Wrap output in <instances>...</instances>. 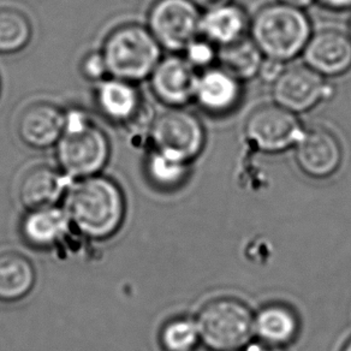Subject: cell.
I'll list each match as a JSON object with an SVG mask.
<instances>
[{"label": "cell", "mask_w": 351, "mask_h": 351, "mask_svg": "<svg viewBox=\"0 0 351 351\" xmlns=\"http://www.w3.org/2000/svg\"><path fill=\"white\" fill-rule=\"evenodd\" d=\"M75 225L93 239H106L117 231L124 215L119 186L106 177L90 176L73 188L68 200Z\"/></svg>", "instance_id": "cell-1"}, {"label": "cell", "mask_w": 351, "mask_h": 351, "mask_svg": "<svg viewBox=\"0 0 351 351\" xmlns=\"http://www.w3.org/2000/svg\"><path fill=\"white\" fill-rule=\"evenodd\" d=\"M249 33L263 57L285 63L302 53L312 36V25L302 9L278 1L256 12Z\"/></svg>", "instance_id": "cell-2"}, {"label": "cell", "mask_w": 351, "mask_h": 351, "mask_svg": "<svg viewBox=\"0 0 351 351\" xmlns=\"http://www.w3.org/2000/svg\"><path fill=\"white\" fill-rule=\"evenodd\" d=\"M54 147L62 170L82 178L97 175L106 165L111 151L103 129L77 108L65 111L63 135Z\"/></svg>", "instance_id": "cell-3"}, {"label": "cell", "mask_w": 351, "mask_h": 351, "mask_svg": "<svg viewBox=\"0 0 351 351\" xmlns=\"http://www.w3.org/2000/svg\"><path fill=\"white\" fill-rule=\"evenodd\" d=\"M161 49L148 28L124 25L108 34L100 52L108 76L136 84L149 78L162 58Z\"/></svg>", "instance_id": "cell-4"}, {"label": "cell", "mask_w": 351, "mask_h": 351, "mask_svg": "<svg viewBox=\"0 0 351 351\" xmlns=\"http://www.w3.org/2000/svg\"><path fill=\"white\" fill-rule=\"evenodd\" d=\"M200 341L213 351H237L254 335V315L236 298H217L201 308L196 320Z\"/></svg>", "instance_id": "cell-5"}, {"label": "cell", "mask_w": 351, "mask_h": 351, "mask_svg": "<svg viewBox=\"0 0 351 351\" xmlns=\"http://www.w3.org/2000/svg\"><path fill=\"white\" fill-rule=\"evenodd\" d=\"M201 15L191 0H156L148 14L147 28L161 49L180 53L200 36Z\"/></svg>", "instance_id": "cell-6"}, {"label": "cell", "mask_w": 351, "mask_h": 351, "mask_svg": "<svg viewBox=\"0 0 351 351\" xmlns=\"http://www.w3.org/2000/svg\"><path fill=\"white\" fill-rule=\"evenodd\" d=\"M153 148L191 164L205 146V129L195 114L171 108L154 118L149 129Z\"/></svg>", "instance_id": "cell-7"}, {"label": "cell", "mask_w": 351, "mask_h": 351, "mask_svg": "<svg viewBox=\"0 0 351 351\" xmlns=\"http://www.w3.org/2000/svg\"><path fill=\"white\" fill-rule=\"evenodd\" d=\"M244 132L260 151L278 153L296 146L304 129L296 113L274 104L256 108L247 119Z\"/></svg>", "instance_id": "cell-8"}, {"label": "cell", "mask_w": 351, "mask_h": 351, "mask_svg": "<svg viewBox=\"0 0 351 351\" xmlns=\"http://www.w3.org/2000/svg\"><path fill=\"white\" fill-rule=\"evenodd\" d=\"M95 103L104 117L124 127H138L140 122L151 127L154 121L135 83L106 78L97 86Z\"/></svg>", "instance_id": "cell-9"}, {"label": "cell", "mask_w": 351, "mask_h": 351, "mask_svg": "<svg viewBox=\"0 0 351 351\" xmlns=\"http://www.w3.org/2000/svg\"><path fill=\"white\" fill-rule=\"evenodd\" d=\"M324 76L308 65L285 68L272 84V95L279 106L291 112H306L331 95Z\"/></svg>", "instance_id": "cell-10"}, {"label": "cell", "mask_w": 351, "mask_h": 351, "mask_svg": "<svg viewBox=\"0 0 351 351\" xmlns=\"http://www.w3.org/2000/svg\"><path fill=\"white\" fill-rule=\"evenodd\" d=\"M199 73L178 53L162 57L149 76L152 93L170 108H182L195 97Z\"/></svg>", "instance_id": "cell-11"}, {"label": "cell", "mask_w": 351, "mask_h": 351, "mask_svg": "<svg viewBox=\"0 0 351 351\" xmlns=\"http://www.w3.org/2000/svg\"><path fill=\"white\" fill-rule=\"evenodd\" d=\"M295 158L300 169L313 178H327L341 164L343 152L336 135L325 128L304 129L295 146Z\"/></svg>", "instance_id": "cell-12"}, {"label": "cell", "mask_w": 351, "mask_h": 351, "mask_svg": "<svg viewBox=\"0 0 351 351\" xmlns=\"http://www.w3.org/2000/svg\"><path fill=\"white\" fill-rule=\"evenodd\" d=\"M302 53L306 65L322 76H339L351 68V38L339 30H320Z\"/></svg>", "instance_id": "cell-13"}, {"label": "cell", "mask_w": 351, "mask_h": 351, "mask_svg": "<svg viewBox=\"0 0 351 351\" xmlns=\"http://www.w3.org/2000/svg\"><path fill=\"white\" fill-rule=\"evenodd\" d=\"M242 92V81L218 65L199 73L194 100L206 112L221 116L239 106Z\"/></svg>", "instance_id": "cell-14"}, {"label": "cell", "mask_w": 351, "mask_h": 351, "mask_svg": "<svg viewBox=\"0 0 351 351\" xmlns=\"http://www.w3.org/2000/svg\"><path fill=\"white\" fill-rule=\"evenodd\" d=\"M65 111L49 103H35L25 108L19 119V135L25 145L45 149L54 147L63 135Z\"/></svg>", "instance_id": "cell-15"}, {"label": "cell", "mask_w": 351, "mask_h": 351, "mask_svg": "<svg viewBox=\"0 0 351 351\" xmlns=\"http://www.w3.org/2000/svg\"><path fill=\"white\" fill-rule=\"evenodd\" d=\"M250 30V20L243 8L228 3L201 15L200 35L221 47L243 39Z\"/></svg>", "instance_id": "cell-16"}, {"label": "cell", "mask_w": 351, "mask_h": 351, "mask_svg": "<svg viewBox=\"0 0 351 351\" xmlns=\"http://www.w3.org/2000/svg\"><path fill=\"white\" fill-rule=\"evenodd\" d=\"M64 189V177L49 165L34 166L21 178L17 195L29 210L51 207Z\"/></svg>", "instance_id": "cell-17"}, {"label": "cell", "mask_w": 351, "mask_h": 351, "mask_svg": "<svg viewBox=\"0 0 351 351\" xmlns=\"http://www.w3.org/2000/svg\"><path fill=\"white\" fill-rule=\"evenodd\" d=\"M298 331V314L285 304H269L254 317V333L269 346L284 348L296 339Z\"/></svg>", "instance_id": "cell-18"}, {"label": "cell", "mask_w": 351, "mask_h": 351, "mask_svg": "<svg viewBox=\"0 0 351 351\" xmlns=\"http://www.w3.org/2000/svg\"><path fill=\"white\" fill-rule=\"evenodd\" d=\"M35 283L33 263L15 250L0 252V301L15 302L25 298Z\"/></svg>", "instance_id": "cell-19"}, {"label": "cell", "mask_w": 351, "mask_h": 351, "mask_svg": "<svg viewBox=\"0 0 351 351\" xmlns=\"http://www.w3.org/2000/svg\"><path fill=\"white\" fill-rule=\"evenodd\" d=\"M263 60V54L253 39L248 36L218 47L217 62L219 66L232 73L242 82L258 75Z\"/></svg>", "instance_id": "cell-20"}, {"label": "cell", "mask_w": 351, "mask_h": 351, "mask_svg": "<svg viewBox=\"0 0 351 351\" xmlns=\"http://www.w3.org/2000/svg\"><path fill=\"white\" fill-rule=\"evenodd\" d=\"M65 229L66 220L63 213L51 207L32 210L22 225L25 241L36 247H49L57 242Z\"/></svg>", "instance_id": "cell-21"}, {"label": "cell", "mask_w": 351, "mask_h": 351, "mask_svg": "<svg viewBox=\"0 0 351 351\" xmlns=\"http://www.w3.org/2000/svg\"><path fill=\"white\" fill-rule=\"evenodd\" d=\"M146 173L156 188L172 191L186 181L189 162L153 148L147 156Z\"/></svg>", "instance_id": "cell-22"}, {"label": "cell", "mask_w": 351, "mask_h": 351, "mask_svg": "<svg viewBox=\"0 0 351 351\" xmlns=\"http://www.w3.org/2000/svg\"><path fill=\"white\" fill-rule=\"evenodd\" d=\"M33 28L29 19L22 11L0 9V54L20 52L29 44Z\"/></svg>", "instance_id": "cell-23"}, {"label": "cell", "mask_w": 351, "mask_h": 351, "mask_svg": "<svg viewBox=\"0 0 351 351\" xmlns=\"http://www.w3.org/2000/svg\"><path fill=\"white\" fill-rule=\"evenodd\" d=\"M200 341L196 322L177 317L161 328L160 344L165 351H194Z\"/></svg>", "instance_id": "cell-24"}, {"label": "cell", "mask_w": 351, "mask_h": 351, "mask_svg": "<svg viewBox=\"0 0 351 351\" xmlns=\"http://www.w3.org/2000/svg\"><path fill=\"white\" fill-rule=\"evenodd\" d=\"M183 53V57L193 68L195 70L201 69L204 71L206 69L213 66V64L217 62L218 47L213 43H210V40L200 35L186 46Z\"/></svg>", "instance_id": "cell-25"}, {"label": "cell", "mask_w": 351, "mask_h": 351, "mask_svg": "<svg viewBox=\"0 0 351 351\" xmlns=\"http://www.w3.org/2000/svg\"><path fill=\"white\" fill-rule=\"evenodd\" d=\"M81 73L84 77L92 82L99 83L106 80L108 76V66L101 52L88 53L82 59Z\"/></svg>", "instance_id": "cell-26"}, {"label": "cell", "mask_w": 351, "mask_h": 351, "mask_svg": "<svg viewBox=\"0 0 351 351\" xmlns=\"http://www.w3.org/2000/svg\"><path fill=\"white\" fill-rule=\"evenodd\" d=\"M284 70H285V65L283 62L265 57L258 69V75L265 82L274 84L278 80L279 76L283 73Z\"/></svg>", "instance_id": "cell-27"}, {"label": "cell", "mask_w": 351, "mask_h": 351, "mask_svg": "<svg viewBox=\"0 0 351 351\" xmlns=\"http://www.w3.org/2000/svg\"><path fill=\"white\" fill-rule=\"evenodd\" d=\"M244 351H287L282 346H274L258 341V343H249L244 346Z\"/></svg>", "instance_id": "cell-28"}, {"label": "cell", "mask_w": 351, "mask_h": 351, "mask_svg": "<svg viewBox=\"0 0 351 351\" xmlns=\"http://www.w3.org/2000/svg\"><path fill=\"white\" fill-rule=\"evenodd\" d=\"M322 5L333 9V10H346L350 9L351 0H317Z\"/></svg>", "instance_id": "cell-29"}, {"label": "cell", "mask_w": 351, "mask_h": 351, "mask_svg": "<svg viewBox=\"0 0 351 351\" xmlns=\"http://www.w3.org/2000/svg\"><path fill=\"white\" fill-rule=\"evenodd\" d=\"M200 10H210L217 6L231 3V0H191Z\"/></svg>", "instance_id": "cell-30"}, {"label": "cell", "mask_w": 351, "mask_h": 351, "mask_svg": "<svg viewBox=\"0 0 351 351\" xmlns=\"http://www.w3.org/2000/svg\"><path fill=\"white\" fill-rule=\"evenodd\" d=\"M313 1H315V0H279V3L293 6V8H298V9H302V10L304 8L311 5Z\"/></svg>", "instance_id": "cell-31"}, {"label": "cell", "mask_w": 351, "mask_h": 351, "mask_svg": "<svg viewBox=\"0 0 351 351\" xmlns=\"http://www.w3.org/2000/svg\"><path fill=\"white\" fill-rule=\"evenodd\" d=\"M341 351H351V339L350 341H348V343H346V346H344V348H343V350Z\"/></svg>", "instance_id": "cell-32"}, {"label": "cell", "mask_w": 351, "mask_h": 351, "mask_svg": "<svg viewBox=\"0 0 351 351\" xmlns=\"http://www.w3.org/2000/svg\"><path fill=\"white\" fill-rule=\"evenodd\" d=\"M349 32H350V34H349V36L351 38V20H350V25H349Z\"/></svg>", "instance_id": "cell-33"}, {"label": "cell", "mask_w": 351, "mask_h": 351, "mask_svg": "<svg viewBox=\"0 0 351 351\" xmlns=\"http://www.w3.org/2000/svg\"><path fill=\"white\" fill-rule=\"evenodd\" d=\"M194 351H206V350H197V349H195Z\"/></svg>", "instance_id": "cell-34"}]
</instances>
